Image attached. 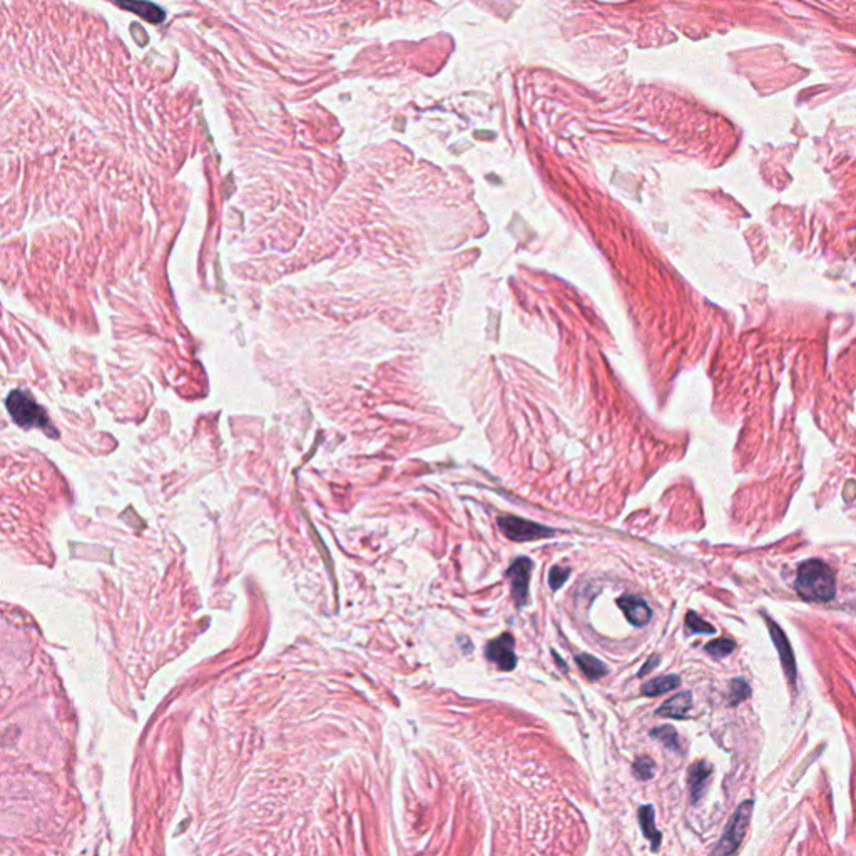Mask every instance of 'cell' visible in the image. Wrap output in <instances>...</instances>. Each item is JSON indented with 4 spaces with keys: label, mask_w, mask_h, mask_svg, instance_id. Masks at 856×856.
I'll use <instances>...</instances> for the list:
<instances>
[{
    "label": "cell",
    "mask_w": 856,
    "mask_h": 856,
    "mask_svg": "<svg viewBox=\"0 0 856 856\" xmlns=\"http://www.w3.org/2000/svg\"><path fill=\"white\" fill-rule=\"evenodd\" d=\"M794 589L808 602H829L836 592L833 571L821 560H806L798 567Z\"/></svg>",
    "instance_id": "obj_1"
},
{
    "label": "cell",
    "mask_w": 856,
    "mask_h": 856,
    "mask_svg": "<svg viewBox=\"0 0 856 856\" xmlns=\"http://www.w3.org/2000/svg\"><path fill=\"white\" fill-rule=\"evenodd\" d=\"M6 405L8 408V413H10V417L14 418V422L19 427L44 428V430L49 431V434H52L54 431L52 428H50L49 417H47L44 408H41V406L34 401V398L31 395H27L25 392H20V390L12 392L10 395L7 397Z\"/></svg>",
    "instance_id": "obj_2"
},
{
    "label": "cell",
    "mask_w": 856,
    "mask_h": 856,
    "mask_svg": "<svg viewBox=\"0 0 856 856\" xmlns=\"http://www.w3.org/2000/svg\"><path fill=\"white\" fill-rule=\"evenodd\" d=\"M752 808H755V801H752V799H748V801L741 803V806L736 810L733 818H731L729 823H727L726 832L725 834H722L721 840H719L716 848L713 850V855L736 853V850H738L739 845H741L744 834H746L748 825H749V821H751Z\"/></svg>",
    "instance_id": "obj_3"
},
{
    "label": "cell",
    "mask_w": 856,
    "mask_h": 856,
    "mask_svg": "<svg viewBox=\"0 0 856 856\" xmlns=\"http://www.w3.org/2000/svg\"><path fill=\"white\" fill-rule=\"evenodd\" d=\"M499 527L513 542H530L538 541V538L554 537L555 535L554 529L520 519V517L515 515L499 517Z\"/></svg>",
    "instance_id": "obj_4"
},
{
    "label": "cell",
    "mask_w": 856,
    "mask_h": 856,
    "mask_svg": "<svg viewBox=\"0 0 856 856\" xmlns=\"http://www.w3.org/2000/svg\"><path fill=\"white\" fill-rule=\"evenodd\" d=\"M534 562L529 557H519L508 567L507 577L511 579L512 597L517 607H524L529 602V584L530 573H532Z\"/></svg>",
    "instance_id": "obj_5"
},
{
    "label": "cell",
    "mask_w": 856,
    "mask_h": 856,
    "mask_svg": "<svg viewBox=\"0 0 856 856\" xmlns=\"http://www.w3.org/2000/svg\"><path fill=\"white\" fill-rule=\"evenodd\" d=\"M485 656L489 661L495 662L499 669L512 671L517 666L515 656V641L512 634H502L497 639L490 641L485 648Z\"/></svg>",
    "instance_id": "obj_6"
},
{
    "label": "cell",
    "mask_w": 856,
    "mask_h": 856,
    "mask_svg": "<svg viewBox=\"0 0 856 856\" xmlns=\"http://www.w3.org/2000/svg\"><path fill=\"white\" fill-rule=\"evenodd\" d=\"M766 622H768L769 627V634H771V639L774 642V645H776L778 652H780V659H781V664L785 667V673L786 678L790 679V683L796 684V661H794V654L793 649H791L790 641H787V637L785 632L781 631V627L778 626L774 620H771L768 618V615H764Z\"/></svg>",
    "instance_id": "obj_7"
},
{
    "label": "cell",
    "mask_w": 856,
    "mask_h": 856,
    "mask_svg": "<svg viewBox=\"0 0 856 856\" xmlns=\"http://www.w3.org/2000/svg\"><path fill=\"white\" fill-rule=\"evenodd\" d=\"M618 606L619 609L624 612V615H626L629 622L636 627L645 626V624H649V620L652 619V611H650L648 602L641 596L627 594V596L619 597Z\"/></svg>",
    "instance_id": "obj_8"
},
{
    "label": "cell",
    "mask_w": 856,
    "mask_h": 856,
    "mask_svg": "<svg viewBox=\"0 0 856 856\" xmlns=\"http://www.w3.org/2000/svg\"><path fill=\"white\" fill-rule=\"evenodd\" d=\"M711 773H713V766L709 763H706V761H699V763L692 764L691 768H689L687 785H689V790H691L692 803H697L701 798H703V794L706 793V787H708L709 778H711Z\"/></svg>",
    "instance_id": "obj_9"
},
{
    "label": "cell",
    "mask_w": 856,
    "mask_h": 856,
    "mask_svg": "<svg viewBox=\"0 0 856 856\" xmlns=\"http://www.w3.org/2000/svg\"><path fill=\"white\" fill-rule=\"evenodd\" d=\"M691 706H692L691 692L689 691L679 692V694L669 697V699L664 701V703L659 706V709L656 711V716L683 719L687 716V711L691 709Z\"/></svg>",
    "instance_id": "obj_10"
},
{
    "label": "cell",
    "mask_w": 856,
    "mask_h": 856,
    "mask_svg": "<svg viewBox=\"0 0 856 856\" xmlns=\"http://www.w3.org/2000/svg\"><path fill=\"white\" fill-rule=\"evenodd\" d=\"M637 815H639V825L642 833H644V836L650 841V850L657 851L659 846H661L662 834L657 832L656 825H654V808L650 806V804H648V806H641Z\"/></svg>",
    "instance_id": "obj_11"
},
{
    "label": "cell",
    "mask_w": 856,
    "mask_h": 856,
    "mask_svg": "<svg viewBox=\"0 0 856 856\" xmlns=\"http://www.w3.org/2000/svg\"><path fill=\"white\" fill-rule=\"evenodd\" d=\"M576 662L580 667L582 674L589 680H599L609 673V667L601 659L590 656V654H579V656H576Z\"/></svg>",
    "instance_id": "obj_12"
},
{
    "label": "cell",
    "mask_w": 856,
    "mask_h": 856,
    "mask_svg": "<svg viewBox=\"0 0 856 856\" xmlns=\"http://www.w3.org/2000/svg\"><path fill=\"white\" fill-rule=\"evenodd\" d=\"M680 684V678L678 674H666V676H659V678L649 680V683H645L644 686H642V694L644 696H659V694H664V692H669L676 689Z\"/></svg>",
    "instance_id": "obj_13"
},
{
    "label": "cell",
    "mask_w": 856,
    "mask_h": 856,
    "mask_svg": "<svg viewBox=\"0 0 856 856\" xmlns=\"http://www.w3.org/2000/svg\"><path fill=\"white\" fill-rule=\"evenodd\" d=\"M650 736H652L654 739H659L667 749H671V751L679 752L680 744H679V738L678 733H676V729L673 726L666 725V726H659L656 729L650 731Z\"/></svg>",
    "instance_id": "obj_14"
},
{
    "label": "cell",
    "mask_w": 856,
    "mask_h": 856,
    "mask_svg": "<svg viewBox=\"0 0 856 856\" xmlns=\"http://www.w3.org/2000/svg\"><path fill=\"white\" fill-rule=\"evenodd\" d=\"M686 629L691 634H714V632H716V629H714L711 624L706 622L704 619H701L699 615L692 611H689L686 615Z\"/></svg>",
    "instance_id": "obj_15"
},
{
    "label": "cell",
    "mask_w": 856,
    "mask_h": 856,
    "mask_svg": "<svg viewBox=\"0 0 856 856\" xmlns=\"http://www.w3.org/2000/svg\"><path fill=\"white\" fill-rule=\"evenodd\" d=\"M654 771H656V763L649 756L637 757L632 764V773L637 780H650L654 776Z\"/></svg>",
    "instance_id": "obj_16"
},
{
    "label": "cell",
    "mask_w": 856,
    "mask_h": 856,
    "mask_svg": "<svg viewBox=\"0 0 856 856\" xmlns=\"http://www.w3.org/2000/svg\"><path fill=\"white\" fill-rule=\"evenodd\" d=\"M749 694H751V687H749V684L744 680L743 678L734 679L733 683H731V692H729V706H738L739 703H743L744 699H748Z\"/></svg>",
    "instance_id": "obj_17"
},
{
    "label": "cell",
    "mask_w": 856,
    "mask_h": 856,
    "mask_svg": "<svg viewBox=\"0 0 856 856\" xmlns=\"http://www.w3.org/2000/svg\"><path fill=\"white\" fill-rule=\"evenodd\" d=\"M736 649V642H733L731 639H716L713 642H709V644H706V650H708L709 654H713L714 657H725L727 654H731Z\"/></svg>",
    "instance_id": "obj_18"
},
{
    "label": "cell",
    "mask_w": 856,
    "mask_h": 856,
    "mask_svg": "<svg viewBox=\"0 0 856 856\" xmlns=\"http://www.w3.org/2000/svg\"><path fill=\"white\" fill-rule=\"evenodd\" d=\"M571 576V569L562 566H554L549 572V585L552 590H559L566 584V580Z\"/></svg>",
    "instance_id": "obj_19"
},
{
    "label": "cell",
    "mask_w": 856,
    "mask_h": 856,
    "mask_svg": "<svg viewBox=\"0 0 856 856\" xmlns=\"http://www.w3.org/2000/svg\"><path fill=\"white\" fill-rule=\"evenodd\" d=\"M659 662H661V657H659L657 654H654V656H650V657L648 659V661H645V664L641 667V671H639V673H637V676H639V678H642V676L649 674L650 671H652V669H656V667L659 666Z\"/></svg>",
    "instance_id": "obj_20"
}]
</instances>
